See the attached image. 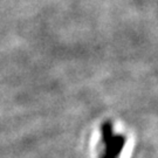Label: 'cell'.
<instances>
[{
    "label": "cell",
    "mask_w": 158,
    "mask_h": 158,
    "mask_svg": "<svg viewBox=\"0 0 158 158\" xmlns=\"http://www.w3.org/2000/svg\"><path fill=\"white\" fill-rule=\"evenodd\" d=\"M102 139L104 144H108L109 142L113 139L114 132H113V125L110 122H104L102 124Z\"/></svg>",
    "instance_id": "cell-2"
},
{
    "label": "cell",
    "mask_w": 158,
    "mask_h": 158,
    "mask_svg": "<svg viewBox=\"0 0 158 158\" xmlns=\"http://www.w3.org/2000/svg\"><path fill=\"white\" fill-rule=\"evenodd\" d=\"M125 144L123 136H114L113 139L106 144V153L102 158H117Z\"/></svg>",
    "instance_id": "cell-1"
}]
</instances>
